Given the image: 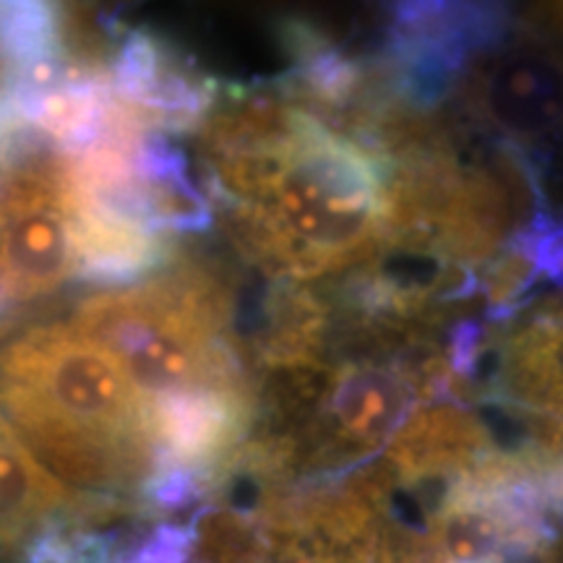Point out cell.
<instances>
[{"label":"cell","instance_id":"6da1fadb","mask_svg":"<svg viewBox=\"0 0 563 563\" xmlns=\"http://www.w3.org/2000/svg\"><path fill=\"white\" fill-rule=\"evenodd\" d=\"M217 191L266 269L311 279L373 256L382 241V162L311 112L241 102L207 123Z\"/></svg>","mask_w":563,"mask_h":563},{"label":"cell","instance_id":"7a4b0ae2","mask_svg":"<svg viewBox=\"0 0 563 563\" xmlns=\"http://www.w3.org/2000/svg\"><path fill=\"white\" fill-rule=\"evenodd\" d=\"M0 415L74 490L150 493L159 473L152 402L70 321L34 327L0 350Z\"/></svg>","mask_w":563,"mask_h":563},{"label":"cell","instance_id":"3957f363","mask_svg":"<svg viewBox=\"0 0 563 563\" xmlns=\"http://www.w3.org/2000/svg\"><path fill=\"white\" fill-rule=\"evenodd\" d=\"M68 321L102 344L150 402L191 391L256 397L228 336L230 295L199 266L91 295Z\"/></svg>","mask_w":563,"mask_h":563},{"label":"cell","instance_id":"277c9868","mask_svg":"<svg viewBox=\"0 0 563 563\" xmlns=\"http://www.w3.org/2000/svg\"><path fill=\"white\" fill-rule=\"evenodd\" d=\"M79 277L76 194L66 154L0 167V308L45 298Z\"/></svg>","mask_w":563,"mask_h":563},{"label":"cell","instance_id":"5b68a950","mask_svg":"<svg viewBox=\"0 0 563 563\" xmlns=\"http://www.w3.org/2000/svg\"><path fill=\"white\" fill-rule=\"evenodd\" d=\"M418 394V376L397 365H340L316 418L319 426L302 441L298 464L357 462L389 446L412 415Z\"/></svg>","mask_w":563,"mask_h":563},{"label":"cell","instance_id":"8992f818","mask_svg":"<svg viewBox=\"0 0 563 563\" xmlns=\"http://www.w3.org/2000/svg\"><path fill=\"white\" fill-rule=\"evenodd\" d=\"M108 501H89L42 464L0 415V563H21L70 517L108 511Z\"/></svg>","mask_w":563,"mask_h":563},{"label":"cell","instance_id":"52a82bcc","mask_svg":"<svg viewBox=\"0 0 563 563\" xmlns=\"http://www.w3.org/2000/svg\"><path fill=\"white\" fill-rule=\"evenodd\" d=\"M477 115L514 139H548L563 131V63L548 53L493 55L470 76Z\"/></svg>","mask_w":563,"mask_h":563},{"label":"cell","instance_id":"ba28073f","mask_svg":"<svg viewBox=\"0 0 563 563\" xmlns=\"http://www.w3.org/2000/svg\"><path fill=\"white\" fill-rule=\"evenodd\" d=\"M493 376L501 405L563 420V290L511 323Z\"/></svg>","mask_w":563,"mask_h":563},{"label":"cell","instance_id":"9c48e42d","mask_svg":"<svg viewBox=\"0 0 563 563\" xmlns=\"http://www.w3.org/2000/svg\"><path fill=\"white\" fill-rule=\"evenodd\" d=\"M76 194V188H74ZM76 243L79 277L125 285L157 269L167 258V241L159 230L131 220L76 194Z\"/></svg>","mask_w":563,"mask_h":563}]
</instances>
